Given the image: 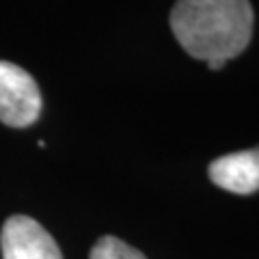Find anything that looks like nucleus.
I'll use <instances>...</instances> for the list:
<instances>
[{
  "label": "nucleus",
  "mask_w": 259,
  "mask_h": 259,
  "mask_svg": "<svg viewBox=\"0 0 259 259\" xmlns=\"http://www.w3.org/2000/svg\"><path fill=\"white\" fill-rule=\"evenodd\" d=\"M171 28L192 59L205 61L209 69H221L248 46L253 9L248 0H177Z\"/></svg>",
  "instance_id": "f257e3e1"
},
{
  "label": "nucleus",
  "mask_w": 259,
  "mask_h": 259,
  "mask_svg": "<svg viewBox=\"0 0 259 259\" xmlns=\"http://www.w3.org/2000/svg\"><path fill=\"white\" fill-rule=\"evenodd\" d=\"M41 112V91L26 69L0 61V121L9 127H28Z\"/></svg>",
  "instance_id": "f03ea898"
},
{
  "label": "nucleus",
  "mask_w": 259,
  "mask_h": 259,
  "mask_svg": "<svg viewBox=\"0 0 259 259\" xmlns=\"http://www.w3.org/2000/svg\"><path fill=\"white\" fill-rule=\"evenodd\" d=\"M207 173H209V180L223 190H229L236 194L257 192L259 190V147L218 158L209 164Z\"/></svg>",
  "instance_id": "20e7f679"
},
{
  "label": "nucleus",
  "mask_w": 259,
  "mask_h": 259,
  "mask_svg": "<svg viewBox=\"0 0 259 259\" xmlns=\"http://www.w3.org/2000/svg\"><path fill=\"white\" fill-rule=\"evenodd\" d=\"M3 259H63L54 238L35 218L15 214L0 233Z\"/></svg>",
  "instance_id": "7ed1b4c3"
},
{
  "label": "nucleus",
  "mask_w": 259,
  "mask_h": 259,
  "mask_svg": "<svg viewBox=\"0 0 259 259\" xmlns=\"http://www.w3.org/2000/svg\"><path fill=\"white\" fill-rule=\"evenodd\" d=\"M89 259H147V257L115 236H104L91 248Z\"/></svg>",
  "instance_id": "39448f33"
}]
</instances>
